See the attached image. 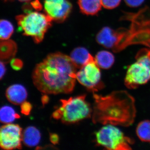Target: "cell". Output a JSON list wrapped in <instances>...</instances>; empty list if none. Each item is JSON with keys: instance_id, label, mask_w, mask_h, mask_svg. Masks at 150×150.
Instances as JSON below:
<instances>
[{"instance_id": "52a82bcc", "label": "cell", "mask_w": 150, "mask_h": 150, "mask_svg": "<svg viewBox=\"0 0 150 150\" xmlns=\"http://www.w3.org/2000/svg\"><path fill=\"white\" fill-rule=\"evenodd\" d=\"M99 68L94 58L76 73L77 80L93 93L104 86Z\"/></svg>"}, {"instance_id": "4316f807", "label": "cell", "mask_w": 150, "mask_h": 150, "mask_svg": "<svg viewBox=\"0 0 150 150\" xmlns=\"http://www.w3.org/2000/svg\"><path fill=\"white\" fill-rule=\"evenodd\" d=\"M48 100V97L45 96L43 97V99H42V102H43V104H46L47 103Z\"/></svg>"}, {"instance_id": "6da1fadb", "label": "cell", "mask_w": 150, "mask_h": 150, "mask_svg": "<svg viewBox=\"0 0 150 150\" xmlns=\"http://www.w3.org/2000/svg\"><path fill=\"white\" fill-rule=\"evenodd\" d=\"M76 69L69 56L60 52L49 54L33 70V84L46 94L71 93L76 84Z\"/></svg>"}, {"instance_id": "cb8c5ba5", "label": "cell", "mask_w": 150, "mask_h": 150, "mask_svg": "<svg viewBox=\"0 0 150 150\" xmlns=\"http://www.w3.org/2000/svg\"><path fill=\"white\" fill-rule=\"evenodd\" d=\"M31 6L35 10L40 11L42 8V5L38 0H35L31 3Z\"/></svg>"}, {"instance_id": "7c38bea8", "label": "cell", "mask_w": 150, "mask_h": 150, "mask_svg": "<svg viewBox=\"0 0 150 150\" xmlns=\"http://www.w3.org/2000/svg\"><path fill=\"white\" fill-rule=\"evenodd\" d=\"M70 57L75 67L79 69L94 59L86 48L81 47L74 49L71 52Z\"/></svg>"}, {"instance_id": "484cf974", "label": "cell", "mask_w": 150, "mask_h": 150, "mask_svg": "<svg viewBox=\"0 0 150 150\" xmlns=\"http://www.w3.org/2000/svg\"><path fill=\"white\" fill-rule=\"evenodd\" d=\"M0 68H1V76L0 78L1 79L4 76L6 72V68L5 66L4 63L2 61H1V64H0Z\"/></svg>"}, {"instance_id": "9a60e30c", "label": "cell", "mask_w": 150, "mask_h": 150, "mask_svg": "<svg viewBox=\"0 0 150 150\" xmlns=\"http://www.w3.org/2000/svg\"><path fill=\"white\" fill-rule=\"evenodd\" d=\"M17 51L16 43L11 40H1V59L3 62H8L13 59Z\"/></svg>"}, {"instance_id": "5b68a950", "label": "cell", "mask_w": 150, "mask_h": 150, "mask_svg": "<svg viewBox=\"0 0 150 150\" xmlns=\"http://www.w3.org/2000/svg\"><path fill=\"white\" fill-rule=\"evenodd\" d=\"M150 80V51H142L137 54L136 62L127 69L124 83L131 89L137 88Z\"/></svg>"}, {"instance_id": "5bb4252c", "label": "cell", "mask_w": 150, "mask_h": 150, "mask_svg": "<svg viewBox=\"0 0 150 150\" xmlns=\"http://www.w3.org/2000/svg\"><path fill=\"white\" fill-rule=\"evenodd\" d=\"M78 4L81 12L86 15H96L101 10V0H78Z\"/></svg>"}, {"instance_id": "277c9868", "label": "cell", "mask_w": 150, "mask_h": 150, "mask_svg": "<svg viewBox=\"0 0 150 150\" xmlns=\"http://www.w3.org/2000/svg\"><path fill=\"white\" fill-rule=\"evenodd\" d=\"M25 12L24 14L16 16L19 30L24 35L32 38L35 43H40L51 27L53 20L46 14L29 10Z\"/></svg>"}, {"instance_id": "83f0119b", "label": "cell", "mask_w": 150, "mask_h": 150, "mask_svg": "<svg viewBox=\"0 0 150 150\" xmlns=\"http://www.w3.org/2000/svg\"><path fill=\"white\" fill-rule=\"evenodd\" d=\"M18 1L21 2H28L30 0H18Z\"/></svg>"}, {"instance_id": "7a4b0ae2", "label": "cell", "mask_w": 150, "mask_h": 150, "mask_svg": "<svg viewBox=\"0 0 150 150\" xmlns=\"http://www.w3.org/2000/svg\"><path fill=\"white\" fill-rule=\"evenodd\" d=\"M93 93L94 123L128 127L134 123L137 112L135 100L128 92L117 91L103 96Z\"/></svg>"}, {"instance_id": "d4e9b609", "label": "cell", "mask_w": 150, "mask_h": 150, "mask_svg": "<svg viewBox=\"0 0 150 150\" xmlns=\"http://www.w3.org/2000/svg\"><path fill=\"white\" fill-rule=\"evenodd\" d=\"M50 139L52 144H56L59 143V136L56 134H50Z\"/></svg>"}, {"instance_id": "8fae6325", "label": "cell", "mask_w": 150, "mask_h": 150, "mask_svg": "<svg viewBox=\"0 0 150 150\" xmlns=\"http://www.w3.org/2000/svg\"><path fill=\"white\" fill-rule=\"evenodd\" d=\"M7 98L13 104L21 105L25 102L27 98L26 89L19 84H15L10 86L6 91Z\"/></svg>"}, {"instance_id": "ffe728a7", "label": "cell", "mask_w": 150, "mask_h": 150, "mask_svg": "<svg viewBox=\"0 0 150 150\" xmlns=\"http://www.w3.org/2000/svg\"><path fill=\"white\" fill-rule=\"evenodd\" d=\"M102 6L107 9H112L117 7L121 0H101Z\"/></svg>"}, {"instance_id": "603a6c76", "label": "cell", "mask_w": 150, "mask_h": 150, "mask_svg": "<svg viewBox=\"0 0 150 150\" xmlns=\"http://www.w3.org/2000/svg\"><path fill=\"white\" fill-rule=\"evenodd\" d=\"M145 0H124L126 4L131 8H136L142 5Z\"/></svg>"}, {"instance_id": "4fadbf2b", "label": "cell", "mask_w": 150, "mask_h": 150, "mask_svg": "<svg viewBox=\"0 0 150 150\" xmlns=\"http://www.w3.org/2000/svg\"><path fill=\"white\" fill-rule=\"evenodd\" d=\"M41 139L40 131L34 126H29L22 133V142L29 147L37 146Z\"/></svg>"}, {"instance_id": "7402d4cb", "label": "cell", "mask_w": 150, "mask_h": 150, "mask_svg": "<svg viewBox=\"0 0 150 150\" xmlns=\"http://www.w3.org/2000/svg\"><path fill=\"white\" fill-rule=\"evenodd\" d=\"M11 65L13 69L19 71L23 67V63L20 59H13L11 61Z\"/></svg>"}, {"instance_id": "e0dca14e", "label": "cell", "mask_w": 150, "mask_h": 150, "mask_svg": "<svg viewBox=\"0 0 150 150\" xmlns=\"http://www.w3.org/2000/svg\"><path fill=\"white\" fill-rule=\"evenodd\" d=\"M20 115L15 111L12 107L5 105L1 108L0 110L1 122L4 124L12 123L17 118H19Z\"/></svg>"}, {"instance_id": "8992f818", "label": "cell", "mask_w": 150, "mask_h": 150, "mask_svg": "<svg viewBox=\"0 0 150 150\" xmlns=\"http://www.w3.org/2000/svg\"><path fill=\"white\" fill-rule=\"evenodd\" d=\"M97 144L110 150H130L134 143L114 125H104L95 134Z\"/></svg>"}, {"instance_id": "2e32d148", "label": "cell", "mask_w": 150, "mask_h": 150, "mask_svg": "<svg viewBox=\"0 0 150 150\" xmlns=\"http://www.w3.org/2000/svg\"><path fill=\"white\" fill-rule=\"evenodd\" d=\"M94 59L98 66L104 69H110L115 62V58L113 54L107 51H99Z\"/></svg>"}, {"instance_id": "30bf717a", "label": "cell", "mask_w": 150, "mask_h": 150, "mask_svg": "<svg viewBox=\"0 0 150 150\" xmlns=\"http://www.w3.org/2000/svg\"><path fill=\"white\" fill-rule=\"evenodd\" d=\"M124 30H115L108 27L103 28L96 35L97 42L105 48L112 49L116 52L117 46L126 35Z\"/></svg>"}, {"instance_id": "9c48e42d", "label": "cell", "mask_w": 150, "mask_h": 150, "mask_svg": "<svg viewBox=\"0 0 150 150\" xmlns=\"http://www.w3.org/2000/svg\"><path fill=\"white\" fill-rule=\"evenodd\" d=\"M44 11L52 20L63 22L69 15L72 5L69 0H45Z\"/></svg>"}, {"instance_id": "f1b7e54d", "label": "cell", "mask_w": 150, "mask_h": 150, "mask_svg": "<svg viewBox=\"0 0 150 150\" xmlns=\"http://www.w3.org/2000/svg\"><path fill=\"white\" fill-rule=\"evenodd\" d=\"M3 1H13V0H3Z\"/></svg>"}, {"instance_id": "d6986e66", "label": "cell", "mask_w": 150, "mask_h": 150, "mask_svg": "<svg viewBox=\"0 0 150 150\" xmlns=\"http://www.w3.org/2000/svg\"><path fill=\"white\" fill-rule=\"evenodd\" d=\"M13 31V26L10 22L6 20H1L0 22V38L1 40H8L12 35Z\"/></svg>"}, {"instance_id": "ba28073f", "label": "cell", "mask_w": 150, "mask_h": 150, "mask_svg": "<svg viewBox=\"0 0 150 150\" xmlns=\"http://www.w3.org/2000/svg\"><path fill=\"white\" fill-rule=\"evenodd\" d=\"M22 130L17 124L8 123L0 129V146L3 149H21Z\"/></svg>"}, {"instance_id": "3957f363", "label": "cell", "mask_w": 150, "mask_h": 150, "mask_svg": "<svg viewBox=\"0 0 150 150\" xmlns=\"http://www.w3.org/2000/svg\"><path fill=\"white\" fill-rule=\"evenodd\" d=\"M62 105L54 112L53 118L63 123L71 124L90 118L92 115L90 105L86 100V96L61 100Z\"/></svg>"}, {"instance_id": "ac0fdd59", "label": "cell", "mask_w": 150, "mask_h": 150, "mask_svg": "<svg viewBox=\"0 0 150 150\" xmlns=\"http://www.w3.org/2000/svg\"><path fill=\"white\" fill-rule=\"evenodd\" d=\"M136 132L137 136L142 142H150V121H141L137 126Z\"/></svg>"}, {"instance_id": "44dd1931", "label": "cell", "mask_w": 150, "mask_h": 150, "mask_svg": "<svg viewBox=\"0 0 150 150\" xmlns=\"http://www.w3.org/2000/svg\"><path fill=\"white\" fill-rule=\"evenodd\" d=\"M21 105L22 113L25 115H29L32 109V107L31 104L30 103L25 101Z\"/></svg>"}]
</instances>
